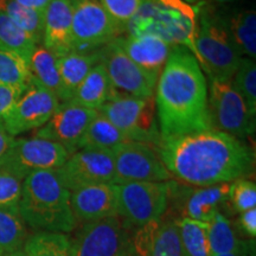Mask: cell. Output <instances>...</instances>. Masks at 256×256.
<instances>
[{
  "label": "cell",
  "mask_w": 256,
  "mask_h": 256,
  "mask_svg": "<svg viewBox=\"0 0 256 256\" xmlns=\"http://www.w3.org/2000/svg\"><path fill=\"white\" fill-rule=\"evenodd\" d=\"M154 150L172 177L194 186L232 183L254 171L252 147L216 130L160 140Z\"/></svg>",
  "instance_id": "6da1fadb"
},
{
  "label": "cell",
  "mask_w": 256,
  "mask_h": 256,
  "mask_svg": "<svg viewBox=\"0 0 256 256\" xmlns=\"http://www.w3.org/2000/svg\"><path fill=\"white\" fill-rule=\"evenodd\" d=\"M154 101L162 140L212 130L208 82L188 48L172 46L156 82Z\"/></svg>",
  "instance_id": "7a4b0ae2"
},
{
  "label": "cell",
  "mask_w": 256,
  "mask_h": 256,
  "mask_svg": "<svg viewBox=\"0 0 256 256\" xmlns=\"http://www.w3.org/2000/svg\"><path fill=\"white\" fill-rule=\"evenodd\" d=\"M19 216L36 232L69 234L78 226L70 204V191L56 170L37 171L23 180Z\"/></svg>",
  "instance_id": "3957f363"
},
{
  "label": "cell",
  "mask_w": 256,
  "mask_h": 256,
  "mask_svg": "<svg viewBox=\"0 0 256 256\" xmlns=\"http://www.w3.org/2000/svg\"><path fill=\"white\" fill-rule=\"evenodd\" d=\"M200 8L183 0H144L136 14L127 23L124 34H153L171 46L188 48L196 57L194 37Z\"/></svg>",
  "instance_id": "277c9868"
},
{
  "label": "cell",
  "mask_w": 256,
  "mask_h": 256,
  "mask_svg": "<svg viewBox=\"0 0 256 256\" xmlns=\"http://www.w3.org/2000/svg\"><path fill=\"white\" fill-rule=\"evenodd\" d=\"M194 49L198 63L211 78L232 80L242 58L230 40L222 12L204 4L198 11Z\"/></svg>",
  "instance_id": "5b68a950"
},
{
  "label": "cell",
  "mask_w": 256,
  "mask_h": 256,
  "mask_svg": "<svg viewBox=\"0 0 256 256\" xmlns=\"http://www.w3.org/2000/svg\"><path fill=\"white\" fill-rule=\"evenodd\" d=\"M98 112L122 130L130 142H142L156 148L162 140L154 96L136 98L116 92Z\"/></svg>",
  "instance_id": "8992f818"
},
{
  "label": "cell",
  "mask_w": 256,
  "mask_h": 256,
  "mask_svg": "<svg viewBox=\"0 0 256 256\" xmlns=\"http://www.w3.org/2000/svg\"><path fill=\"white\" fill-rule=\"evenodd\" d=\"M208 107L212 130L243 140L255 133V118L232 80L209 78Z\"/></svg>",
  "instance_id": "52a82bcc"
},
{
  "label": "cell",
  "mask_w": 256,
  "mask_h": 256,
  "mask_svg": "<svg viewBox=\"0 0 256 256\" xmlns=\"http://www.w3.org/2000/svg\"><path fill=\"white\" fill-rule=\"evenodd\" d=\"M172 180L118 185V216L134 226L162 218L170 206Z\"/></svg>",
  "instance_id": "ba28073f"
},
{
  "label": "cell",
  "mask_w": 256,
  "mask_h": 256,
  "mask_svg": "<svg viewBox=\"0 0 256 256\" xmlns=\"http://www.w3.org/2000/svg\"><path fill=\"white\" fill-rule=\"evenodd\" d=\"M72 51L92 52L124 34L98 0H72Z\"/></svg>",
  "instance_id": "9c48e42d"
},
{
  "label": "cell",
  "mask_w": 256,
  "mask_h": 256,
  "mask_svg": "<svg viewBox=\"0 0 256 256\" xmlns=\"http://www.w3.org/2000/svg\"><path fill=\"white\" fill-rule=\"evenodd\" d=\"M70 156L60 144L40 138L14 139L0 159V171L24 180L28 174L46 170H57Z\"/></svg>",
  "instance_id": "30bf717a"
},
{
  "label": "cell",
  "mask_w": 256,
  "mask_h": 256,
  "mask_svg": "<svg viewBox=\"0 0 256 256\" xmlns=\"http://www.w3.org/2000/svg\"><path fill=\"white\" fill-rule=\"evenodd\" d=\"M75 256H133V236L119 216L83 224L72 240Z\"/></svg>",
  "instance_id": "8fae6325"
},
{
  "label": "cell",
  "mask_w": 256,
  "mask_h": 256,
  "mask_svg": "<svg viewBox=\"0 0 256 256\" xmlns=\"http://www.w3.org/2000/svg\"><path fill=\"white\" fill-rule=\"evenodd\" d=\"M115 184L138 182H168L172 176L152 146L142 142H126L113 150Z\"/></svg>",
  "instance_id": "7c38bea8"
},
{
  "label": "cell",
  "mask_w": 256,
  "mask_h": 256,
  "mask_svg": "<svg viewBox=\"0 0 256 256\" xmlns=\"http://www.w3.org/2000/svg\"><path fill=\"white\" fill-rule=\"evenodd\" d=\"M60 183L70 192L98 184H115L112 150L82 148L56 170Z\"/></svg>",
  "instance_id": "4fadbf2b"
},
{
  "label": "cell",
  "mask_w": 256,
  "mask_h": 256,
  "mask_svg": "<svg viewBox=\"0 0 256 256\" xmlns=\"http://www.w3.org/2000/svg\"><path fill=\"white\" fill-rule=\"evenodd\" d=\"M98 56L112 84L119 94L136 98L154 96L158 76L136 66L114 42L98 49Z\"/></svg>",
  "instance_id": "5bb4252c"
},
{
  "label": "cell",
  "mask_w": 256,
  "mask_h": 256,
  "mask_svg": "<svg viewBox=\"0 0 256 256\" xmlns=\"http://www.w3.org/2000/svg\"><path fill=\"white\" fill-rule=\"evenodd\" d=\"M60 101L56 95L32 81L2 121L6 132L11 136L38 130L52 116Z\"/></svg>",
  "instance_id": "9a60e30c"
},
{
  "label": "cell",
  "mask_w": 256,
  "mask_h": 256,
  "mask_svg": "<svg viewBox=\"0 0 256 256\" xmlns=\"http://www.w3.org/2000/svg\"><path fill=\"white\" fill-rule=\"evenodd\" d=\"M98 114L72 101L60 102L50 120L38 128L34 136L62 145L69 154L78 151V142L89 124Z\"/></svg>",
  "instance_id": "2e32d148"
},
{
  "label": "cell",
  "mask_w": 256,
  "mask_h": 256,
  "mask_svg": "<svg viewBox=\"0 0 256 256\" xmlns=\"http://www.w3.org/2000/svg\"><path fill=\"white\" fill-rule=\"evenodd\" d=\"M230 185L223 183L211 186L188 188L172 180L170 203H174L182 218H190L209 223L220 208L228 203Z\"/></svg>",
  "instance_id": "e0dca14e"
},
{
  "label": "cell",
  "mask_w": 256,
  "mask_h": 256,
  "mask_svg": "<svg viewBox=\"0 0 256 256\" xmlns=\"http://www.w3.org/2000/svg\"><path fill=\"white\" fill-rule=\"evenodd\" d=\"M133 249L136 256H185L177 220L160 218L139 226Z\"/></svg>",
  "instance_id": "ac0fdd59"
},
{
  "label": "cell",
  "mask_w": 256,
  "mask_h": 256,
  "mask_svg": "<svg viewBox=\"0 0 256 256\" xmlns=\"http://www.w3.org/2000/svg\"><path fill=\"white\" fill-rule=\"evenodd\" d=\"M70 204L78 223L118 216V185L98 184L70 192Z\"/></svg>",
  "instance_id": "d6986e66"
},
{
  "label": "cell",
  "mask_w": 256,
  "mask_h": 256,
  "mask_svg": "<svg viewBox=\"0 0 256 256\" xmlns=\"http://www.w3.org/2000/svg\"><path fill=\"white\" fill-rule=\"evenodd\" d=\"M113 42L136 66L158 78L174 46L153 34L130 36L124 34Z\"/></svg>",
  "instance_id": "ffe728a7"
},
{
  "label": "cell",
  "mask_w": 256,
  "mask_h": 256,
  "mask_svg": "<svg viewBox=\"0 0 256 256\" xmlns=\"http://www.w3.org/2000/svg\"><path fill=\"white\" fill-rule=\"evenodd\" d=\"M42 46L57 58L72 52V0H51L44 11V31Z\"/></svg>",
  "instance_id": "44dd1931"
},
{
  "label": "cell",
  "mask_w": 256,
  "mask_h": 256,
  "mask_svg": "<svg viewBox=\"0 0 256 256\" xmlns=\"http://www.w3.org/2000/svg\"><path fill=\"white\" fill-rule=\"evenodd\" d=\"M226 31L240 57H256V14L254 8L235 10L223 14Z\"/></svg>",
  "instance_id": "7402d4cb"
},
{
  "label": "cell",
  "mask_w": 256,
  "mask_h": 256,
  "mask_svg": "<svg viewBox=\"0 0 256 256\" xmlns=\"http://www.w3.org/2000/svg\"><path fill=\"white\" fill-rule=\"evenodd\" d=\"M116 92L104 64L98 63L86 76L68 101L89 110H98L106 102L113 98Z\"/></svg>",
  "instance_id": "603a6c76"
},
{
  "label": "cell",
  "mask_w": 256,
  "mask_h": 256,
  "mask_svg": "<svg viewBox=\"0 0 256 256\" xmlns=\"http://www.w3.org/2000/svg\"><path fill=\"white\" fill-rule=\"evenodd\" d=\"M98 63H100L98 50L92 52L72 51L57 58V69L62 83V102L72 98L81 82Z\"/></svg>",
  "instance_id": "cb8c5ba5"
},
{
  "label": "cell",
  "mask_w": 256,
  "mask_h": 256,
  "mask_svg": "<svg viewBox=\"0 0 256 256\" xmlns=\"http://www.w3.org/2000/svg\"><path fill=\"white\" fill-rule=\"evenodd\" d=\"M208 242L210 256L230 254V252H249L250 243L238 236L232 224L223 212H217L208 223Z\"/></svg>",
  "instance_id": "d4e9b609"
},
{
  "label": "cell",
  "mask_w": 256,
  "mask_h": 256,
  "mask_svg": "<svg viewBox=\"0 0 256 256\" xmlns=\"http://www.w3.org/2000/svg\"><path fill=\"white\" fill-rule=\"evenodd\" d=\"M28 66L34 81L56 95L57 98L62 102V83L57 69V57L40 44L31 54Z\"/></svg>",
  "instance_id": "484cf974"
},
{
  "label": "cell",
  "mask_w": 256,
  "mask_h": 256,
  "mask_svg": "<svg viewBox=\"0 0 256 256\" xmlns=\"http://www.w3.org/2000/svg\"><path fill=\"white\" fill-rule=\"evenodd\" d=\"M126 142H130L126 134L98 113L80 140L78 150H113Z\"/></svg>",
  "instance_id": "4316f807"
},
{
  "label": "cell",
  "mask_w": 256,
  "mask_h": 256,
  "mask_svg": "<svg viewBox=\"0 0 256 256\" xmlns=\"http://www.w3.org/2000/svg\"><path fill=\"white\" fill-rule=\"evenodd\" d=\"M23 250L26 256H75L72 240L63 232H36L28 235Z\"/></svg>",
  "instance_id": "83f0119b"
},
{
  "label": "cell",
  "mask_w": 256,
  "mask_h": 256,
  "mask_svg": "<svg viewBox=\"0 0 256 256\" xmlns=\"http://www.w3.org/2000/svg\"><path fill=\"white\" fill-rule=\"evenodd\" d=\"M0 12L30 34L37 44H42L44 31L43 12L18 4L14 0H0Z\"/></svg>",
  "instance_id": "f1b7e54d"
},
{
  "label": "cell",
  "mask_w": 256,
  "mask_h": 256,
  "mask_svg": "<svg viewBox=\"0 0 256 256\" xmlns=\"http://www.w3.org/2000/svg\"><path fill=\"white\" fill-rule=\"evenodd\" d=\"M32 81L28 60L18 54L0 49V84L25 90Z\"/></svg>",
  "instance_id": "f546056e"
},
{
  "label": "cell",
  "mask_w": 256,
  "mask_h": 256,
  "mask_svg": "<svg viewBox=\"0 0 256 256\" xmlns=\"http://www.w3.org/2000/svg\"><path fill=\"white\" fill-rule=\"evenodd\" d=\"M40 46L30 34L22 30L8 16L0 12V49L18 54L28 62L31 54Z\"/></svg>",
  "instance_id": "4dcf8cb0"
},
{
  "label": "cell",
  "mask_w": 256,
  "mask_h": 256,
  "mask_svg": "<svg viewBox=\"0 0 256 256\" xmlns=\"http://www.w3.org/2000/svg\"><path fill=\"white\" fill-rule=\"evenodd\" d=\"M177 224L185 256H210L208 223L180 218L177 220Z\"/></svg>",
  "instance_id": "1f68e13d"
},
{
  "label": "cell",
  "mask_w": 256,
  "mask_h": 256,
  "mask_svg": "<svg viewBox=\"0 0 256 256\" xmlns=\"http://www.w3.org/2000/svg\"><path fill=\"white\" fill-rule=\"evenodd\" d=\"M28 238L26 224L19 214L0 209V250L11 252L23 249Z\"/></svg>",
  "instance_id": "d6a6232c"
},
{
  "label": "cell",
  "mask_w": 256,
  "mask_h": 256,
  "mask_svg": "<svg viewBox=\"0 0 256 256\" xmlns=\"http://www.w3.org/2000/svg\"><path fill=\"white\" fill-rule=\"evenodd\" d=\"M232 81L246 102L249 113L256 116V63L255 60L243 57Z\"/></svg>",
  "instance_id": "836d02e7"
},
{
  "label": "cell",
  "mask_w": 256,
  "mask_h": 256,
  "mask_svg": "<svg viewBox=\"0 0 256 256\" xmlns=\"http://www.w3.org/2000/svg\"><path fill=\"white\" fill-rule=\"evenodd\" d=\"M228 203L232 211L241 214L256 208V185L247 178H240L230 185Z\"/></svg>",
  "instance_id": "e575fe53"
},
{
  "label": "cell",
  "mask_w": 256,
  "mask_h": 256,
  "mask_svg": "<svg viewBox=\"0 0 256 256\" xmlns=\"http://www.w3.org/2000/svg\"><path fill=\"white\" fill-rule=\"evenodd\" d=\"M23 180L0 171V209L19 214Z\"/></svg>",
  "instance_id": "d590c367"
},
{
  "label": "cell",
  "mask_w": 256,
  "mask_h": 256,
  "mask_svg": "<svg viewBox=\"0 0 256 256\" xmlns=\"http://www.w3.org/2000/svg\"><path fill=\"white\" fill-rule=\"evenodd\" d=\"M98 2L104 6L110 17L122 25L126 30L127 23L136 14L144 0H98Z\"/></svg>",
  "instance_id": "8d00e7d4"
},
{
  "label": "cell",
  "mask_w": 256,
  "mask_h": 256,
  "mask_svg": "<svg viewBox=\"0 0 256 256\" xmlns=\"http://www.w3.org/2000/svg\"><path fill=\"white\" fill-rule=\"evenodd\" d=\"M23 92L24 89L0 84V122L2 124L6 115Z\"/></svg>",
  "instance_id": "74e56055"
},
{
  "label": "cell",
  "mask_w": 256,
  "mask_h": 256,
  "mask_svg": "<svg viewBox=\"0 0 256 256\" xmlns=\"http://www.w3.org/2000/svg\"><path fill=\"white\" fill-rule=\"evenodd\" d=\"M238 228L248 238H256V208L238 214Z\"/></svg>",
  "instance_id": "f35d334b"
},
{
  "label": "cell",
  "mask_w": 256,
  "mask_h": 256,
  "mask_svg": "<svg viewBox=\"0 0 256 256\" xmlns=\"http://www.w3.org/2000/svg\"><path fill=\"white\" fill-rule=\"evenodd\" d=\"M14 139V136H11L8 132H6L4 124L0 122V159L4 156L6 152H8V150L10 148V146H11Z\"/></svg>",
  "instance_id": "ab89813d"
},
{
  "label": "cell",
  "mask_w": 256,
  "mask_h": 256,
  "mask_svg": "<svg viewBox=\"0 0 256 256\" xmlns=\"http://www.w3.org/2000/svg\"><path fill=\"white\" fill-rule=\"evenodd\" d=\"M14 2H17L18 4L23 6H26V8L37 10V11L43 12L44 14V11H46V8H48L51 0H14Z\"/></svg>",
  "instance_id": "60d3db41"
},
{
  "label": "cell",
  "mask_w": 256,
  "mask_h": 256,
  "mask_svg": "<svg viewBox=\"0 0 256 256\" xmlns=\"http://www.w3.org/2000/svg\"><path fill=\"white\" fill-rule=\"evenodd\" d=\"M184 2H186L188 5L194 6V8H200L204 4V0H183Z\"/></svg>",
  "instance_id": "b9f144b4"
},
{
  "label": "cell",
  "mask_w": 256,
  "mask_h": 256,
  "mask_svg": "<svg viewBox=\"0 0 256 256\" xmlns=\"http://www.w3.org/2000/svg\"><path fill=\"white\" fill-rule=\"evenodd\" d=\"M2 256H26L23 249H19V250H14L11 252H4Z\"/></svg>",
  "instance_id": "7bdbcfd3"
},
{
  "label": "cell",
  "mask_w": 256,
  "mask_h": 256,
  "mask_svg": "<svg viewBox=\"0 0 256 256\" xmlns=\"http://www.w3.org/2000/svg\"><path fill=\"white\" fill-rule=\"evenodd\" d=\"M240 2V0H211L212 4L216 5H224V4H232V2Z\"/></svg>",
  "instance_id": "ee69618b"
},
{
  "label": "cell",
  "mask_w": 256,
  "mask_h": 256,
  "mask_svg": "<svg viewBox=\"0 0 256 256\" xmlns=\"http://www.w3.org/2000/svg\"><path fill=\"white\" fill-rule=\"evenodd\" d=\"M214 256H249L247 252H230V254H222V255H214Z\"/></svg>",
  "instance_id": "f6af8a7d"
},
{
  "label": "cell",
  "mask_w": 256,
  "mask_h": 256,
  "mask_svg": "<svg viewBox=\"0 0 256 256\" xmlns=\"http://www.w3.org/2000/svg\"><path fill=\"white\" fill-rule=\"evenodd\" d=\"M2 254H4V252H2V250H0V256H2Z\"/></svg>",
  "instance_id": "bcb514c9"
}]
</instances>
